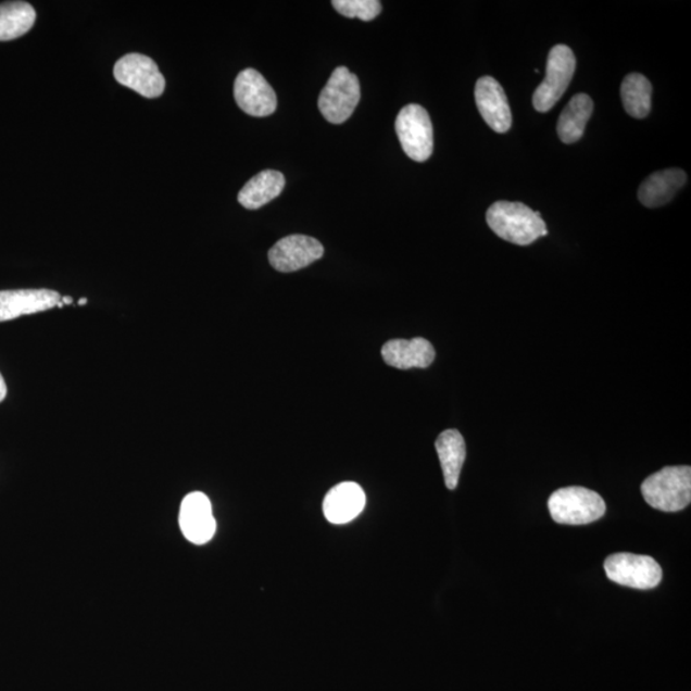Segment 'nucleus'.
Returning <instances> with one entry per match:
<instances>
[{
    "instance_id": "393cba45",
    "label": "nucleus",
    "mask_w": 691,
    "mask_h": 691,
    "mask_svg": "<svg viewBox=\"0 0 691 691\" xmlns=\"http://www.w3.org/2000/svg\"><path fill=\"white\" fill-rule=\"evenodd\" d=\"M88 304V299H81L80 301H78V305H86Z\"/></svg>"
},
{
    "instance_id": "1a4fd4ad",
    "label": "nucleus",
    "mask_w": 691,
    "mask_h": 691,
    "mask_svg": "<svg viewBox=\"0 0 691 691\" xmlns=\"http://www.w3.org/2000/svg\"><path fill=\"white\" fill-rule=\"evenodd\" d=\"M235 99L241 111L253 117H268L277 110V96L261 72L243 70L235 81Z\"/></svg>"
},
{
    "instance_id": "ddd939ff",
    "label": "nucleus",
    "mask_w": 691,
    "mask_h": 691,
    "mask_svg": "<svg viewBox=\"0 0 691 691\" xmlns=\"http://www.w3.org/2000/svg\"><path fill=\"white\" fill-rule=\"evenodd\" d=\"M61 299L60 292L46 290V288L0 291V322L50 311L60 304Z\"/></svg>"
},
{
    "instance_id": "7ed1b4c3",
    "label": "nucleus",
    "mask_w": 691,
    "mask_h": 691,
    "mask_svg": "<svg viewBox=\"0 0 691 691\" xmlns=\"http://www.w3.org/2000/svg\"><path fill=\"white\" fill-rule=\"evenodd\" d=\"M554 522L564 525H587L600 520L606 514L602 497L582 487L561 488L549 500Z\"/></svg>"
},
{
    "instance_id": "39448f33",
    "label": "nucleus",
    "mask_w": 691,
    "mask_h": 691,
    "mask_svg": "<svg viewBox=\"0 0 691 691\" xmlns=\"http://www.w3.org/2000/svg\"><path fill=\"white\" fill-rule=\"evenodd\" d=\"M395 133L410 160L426 162L434 153V125L423 106L410 104L402 108L395 118Z\"/></svg>"
},
{
    "instance_id": "4be33fe9",
    "label": "nucleus",
    "mask_w": 691,
    "mask_h": 691,
    "mask_svg": "<svg viewBox=\"0 0 691 691\" xmlns=\"http://www.w3.org/2000/svg\"><path fill=\"white\" fill-rule=\"evenodd\" d=\"M335 10L342 16L372 21L379 16L381 3L378 0H335Z\"/></svg>"
},
{
    "instance_id": "6ab92c4d",
    "label": "nucleus",
    "mask_w": 691,
    "mask_h": 691,
    "mask_svg": "<svg viewBox=\"0 0 691 691\" xmlns=\"http://www.w3.org/2000/svg\"><path fill=\"white\" fill-rule=\"evenodd\" d=\"M593 110V100L587 93L575 96L560 115L557 133L561 141L565 143L579 141L585 135Z\"/></svg>"
},
{
    "instance_id": "4468645a",
    "label": "nucleus",
    "mask_w": 691,
    "mask_h": 691,
    "mask_svg": "<svg viewBox=\"0 0 691 691\" xmlns=\"http://www.w3.org/2000/svg\"><path fill=\"white\" fill-rule=\"evenodd\" d=\"M381 357L392 368L427 369L435 362L436 350L434 344L422 337L413 338V340H392L381 348Z\"/></svg>"
},
{
    "instance_id": "f3484780",
    "label": "nucleus",
    "mask_w": 691,
    "mask_h": 691,
    "mask_svg": "<svg viewBox=\"0 0 691 691\" xmlns=\"http://www.w3.org/2000/svg\"><path fill=\"white\" fill-rule=\"evenodd\" d=\"M436 450L441 461L445 487L453 491L458 485L466 458L465 439L456 429L444 430L437 438Z\"/></svg>"
},
{
    "instance_id": "f03ea898",
    "label": "nucleus",
    "mask_w": 691,
    "mask_h": 691,
    "mask_svg": "<svg viewBox=\"0 0 691 691\" xmlns=\"http://www.w3.org/2000/svg\"><path fill=\"white\" fill-rule=\"evenodd\" d=\"M648 505L665 513H678L690 505V466H667L648 477L642 485Z\"/></svg>"
},
{
    "instance_id": "412c9836",
    "label": "nucleus",
    "mask_w": 691,
    "mask_h": 691,
    "mask_svg": "<svg viewBox=\"0 0 691 691\" xmlns=\"http://www.w3.org/2000/svg\"><path fill=\"white\" fill-rule=\"evenodd\" d=\"M621 98L625 111L631 117L643 120L651 113L652 84L640 74H630L621 85Z\"/></svg>"
},
{
    "instance_id": "5701e85b",
    "label": "nucleus",
    "mask_w": 691,
    "mask_h": 691,
    "mask_svg": "<svg viewBox=\"0 0 691 691\" xmlns=\"http://www.w3.org/2000/svg\"><path fill=\"white\" fill-rule=\"evenodd\" d=\"M5 398H7V385L2 374H0V402H2Z\"/></svg>"
},
{
    "instance_id": "2eb2a0df",
    "label": "nucleus",
    "mask_w": 691,
    "mask_h": 691,
    "mask_svg": "<svg viewBox=\"0 0 691 691\" xmlns=\"http://www.w3.org/2000/svg\"><path fill=\"white\" fill-rule=\"evenodd\" d=\"M365 503L363 488L346 481L330 489L323 502V513L329 523L348 524L363 513Z\"/></svg>"
},
{
    "instance_id": "f257e3e1",
    "label": "nucleus",
    "mask_w": 691,
    "mask_h": 691,
    "mask_svg": "<svg viewBox=\"0 0 691 691\" xmlns=\"http://www.w3.org/2000/svg\"><path fill=\"white\" fill-rule=\"evenodd\" d=\"M487 223L502 240L520 247H528L539 237L549 235L541 213L523 203L497 201L488 209Z\"/></svg>"
},
{
    "instance_id": "aec40b11",
    "label": "nucleus",
    "mask_w": 691,
    "mask_h": 691,
    "mask_svg": "<svg viewBox=\"0 0 691 691\" xmlns=\"http://www.w3.org/2000/svg\"><path fill=\"white\" fill-rule=\"evenodd\" d=\"M36 21V12L26 2L0 3V41L21 38L32 30Z\"/></svg>"
},
{
    "instance_id": "20e7f679",
    "label": "nucleus",
    "mask_w": 691,
    "mask_h": 691,
    "mask_svg": "<svg viewBox=\"0 0 691 691\" xmlns=\"http://www.w3.org/2000/svg\"><path fill=\"white\" fill-rule=\"evenodd\" d=\"M575 68L576 60L570 48L560 45L551 49L544 80L532 96V105L538 112H549L557 104L573 80Z\"/></svg>"
},
{
    "instance_id": "423d86ee",
    "label": "nucleus",
    "mask_w": 691,
    "mask_h": 691,
    "mask_svg": "<svg viewBox=\"0 0 691 691\" xmlns=\"http://www.w3.org/2000/svg\"><path fill=\"white\" fill-rule=\"evenodd\" d=\"M360 102V83L349 68L334 71L319 96V110L330 124L341 125L348 121Z\"/></svg>"
},
{
    "instance_id": "f8f14e48",
    "label": "nucleus",
    "mask_w": 691,
    "mask_h": 691,
    "mask_svg": "<svg viewBox=\"0 0 691 691\" xmlns=\"http://www.w3.org/2000/svg\"><path fill=\"white\" fill-rule=\"evenodd\" d=\"M475 102L487 125L499 134H505L513 125L505 90L491 76L479 78L475 85Z\"/></svg>"
},
{
    "instance_id": "6e6552de",
    "label": "nucleus",
    "mask_w": 691,
    "mask_h": 691,
    "mask_svg": "<svg viewBox=\"0 0 691 691\" xmlns=\"http://www.w3.org/2000/svg\"><path fill=\"white\" fill-rule=\"evenodd\" d=\"M114 77L121 85L149 99L160 98L165 89L164 76L156 63L138 53L122 56L115 63Z\"/></svg>"
},
{
    "instance_id": "9b49d317",
    "label": "nucleus",
    "mask_w": 691,
    "mask_h": 691,
    "mask_svg": "<svg viewBox=\"0 0 691 691\" xmlns=\"http://www.w3.org/2000/svg\"><path fill=\"white\" fill-rule=\"evenodd\" d=\"M324 254L323 244L305 235H291L279 240L269 251V263L278 272H297L313 264Z\"/></svg>"
},
{
    "instance_id": "0eeeda50",
    "label": "nucleus",
    "mask_w": 691,
    "mask_h": 691,
    "mask_svg": "<svg viewBox=\"0 0 691 691\" xmlns=\"http://www.w3.org/2000/svg\"><path fill=\"white\" fill-rule=\"evenodd\" d=\"M604 571L611 581L633 589H653L662 580L657 561L643 554L616 553L604 561Z\"/></svg>"
},
{
    "instance_id": "dca6fc26",
    "label": "nucleus",
    "mask_w": 691,
    "mask_h": 691,
    "mask_svg": "<svg viewBox=\"0 0 691 691\" xmlns=\"http://www.w3.org/2000/svg\"><path fill=\"white\" fill-rule=\"evenodd\" d=\"M687 184V173L680 168H669L653 173L640 185L638 198L646 208L666 205Z\"/></svg>"
},
{
    "instance_id": "a211bd4d",
    "label": "nucleus",
    "mask_w": 691,
    "mask_h": 691,
    "mask_svg": "<svg viewBox=\"0 0 691 691\" xmlns=\"http://www.w3.org/2000/svg\"><path fill=\"white\" fill-rule=\"evenodd\" d=\"M286 179L282 173L278 171L266 169L244 185L239 192V203L249 209V211H256V209L271 203L280 196L284 191Z\"/></svg>"
},
{
    "instance_id": "9d476101",
    "label": "nucleus",
    "mask_w": 691,
    "mask_h": 691,
    "mask_svg": "<svg viewBox=\"0 0 691 691\" xmlns=\"http://www.w3.org/2000/svg\"><path fill=\"white\" fill-rule=\"evenodd\" d=\"M179 528L187 541L193 544L203 545L212 541L217 523L211 500L204 493L192 492L185 497L179 508Z\"/></svg>"
},
{
    "instance_id": "b1692460",
    "label": "nucleus",
    "mask_w": 691,
    "mask_h": 691,
    "mask_svg": "<svg viewBox=\"0 0 691 691\" xmlns=\"http://www.w3.org/2000/svg\"><path fill=\"white\" fill-rule=\"evenodd\" d=\"M61 301L63 302V305H71L72 302H74V299L71 297H62Z\"/></svg>"
}]
</instances>
